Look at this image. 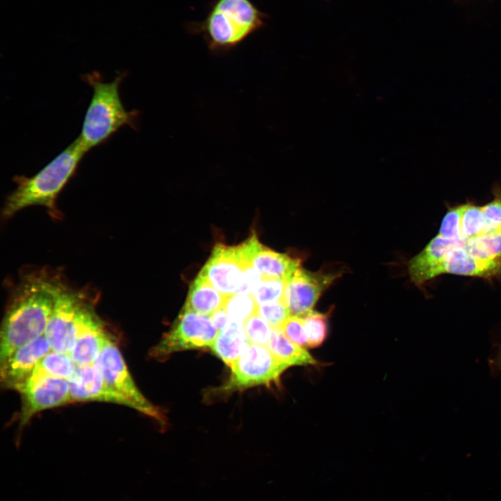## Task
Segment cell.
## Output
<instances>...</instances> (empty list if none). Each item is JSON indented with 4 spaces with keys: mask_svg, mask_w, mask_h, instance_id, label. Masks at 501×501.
Here are the masks:
<instances>
[{
    "mask_svg": "<svg viewBox=\"0 0 501 501\" xmlns=\"http://www.w3.org/2000/svg\"><path fill=\"white\" fill-rule=\"evenodd\" d=\"M226 298L227 296L218 291L205 277L198 273L190 285L183 308L210 316L223 307Z\"/></svg>",
    "mask_w": 501,
    "mask_h": 501,
    "instance_id": "obj_19",
    "label": "cell"
},
{
    "mask_svg": "<svg viewBox=\"0 0 501 501\" xmlns=\"http://www.w3.org/2000/svg\"><path fill=\"white\" fill-rule=\"evenodd\" d=\"M267 347L276 358L288 367L318 364V361L305 348L292 342L280 328H273Z\"/></svg>",
    "mask_w": 501,
    "mask_h": 501,
    "instance_id": "obj_20",
    "label": "cell"
},
{
    "mask_svg": "<svg viewBox=\"0 0 501 501\" xmlns=\"http://www.w3.org/2000/svg\"><path fill=\"white\" fill-rule=\"evenodd\" d=\"M86 153L77 138L33 176L15 177L17 187L6 198L3 217H10L31 205L45 206L51 214L56 216L57 196L75 173Z\"/></svg>",
    "mask_w": 501,
    "mask_h": 501,
    "instance_id": "obj_2",
    "label": "cell"
},
{
    "mask_svg": "<svg viewBox=\"0 0 501 501\" xmlns=\"http://www.w3.org/2000/svg\"><path fill=\"white\" fill-rule=\"evenodd\" d=\"M280 328L292 342L301 347H308V339L302 317L291 315Z\"/></svg>",
    "mask_w": 501,
    "mask_h": 501,
    "instance_id": "obj_31",
    "label": "cell"
},
{
    "mask_svg": "<svg viewBox=\"0 0 501 501\" xmlns=\"http://www.w3.org/2000/svg\"><path fill=\"white\" fill-rule=\"evenodd\" d=\"M288 367L267 347L250 342L231 369V376L225 390L279 384L280 376Z\"/></svg>",
    "mask_w": 501,
    "mask_h": 501,
    "instance_id": "obj_7",
    "label": "cell"
},
{
    "mask_svg": "<svg viewBox=\"0 0 501 501\" xmlns=\"http://www.w3.org/2000/svg\"><path fill=\"white\" fill-rule=\"evenodd\" d=\"M51 350L45 335L16 349L0 361L1 385L17 391L26 382L38 362Z\"/></svg>",
    "mask_w": 501,
    "mask_h": 501,
    "instance_id": "obj_14",
    "label": "cell"
},
{
    "mask_svg": "<svg viewBox=\"0 0 501 501\" xmlns=\"http://www.w3.org/2000/svg\"><path fill=\"white\" fill-rule=\"evenodd\" d=\"M105 382L128 399L134 409L164 424L163 412L141 393L132 377L121 352L108 335L93 364Z\"/></svg>",
    "mask_w": 501,
    "mask_h": 501,
    "instance_id": "obj_5",
    "label": "cell"
},
{
    "mask_svg": "<svg viewBox=\"0 0 501 501\" xmlns=\"http://www.w3.org/2000/svg\"><path fill=\"white\" fill-rule=\"evenodd\" d=\"M243 326L250 343L267 347L273 328L258 314L248 319Z\"/></svg>",
    "mask_w": 501,
    "mask_h": 501,
    "instance_id": "obj_27",
    "label": "cell"
},
{
    "mask_svg": "<svg viewBox=\"0 0 501 501\" xmlns=\"http://www.w3.org/2000/svg\"><path fill=\"white\" fill-rule=\"evenodd\" d=\"M485 218L484 234L501 230V192L496 190L495 198L490 202L481 206Z\"/></svg>",
    "mask_w": 501,
    "mask_h": 501,
    "instance_id": "obj_30",
    "label": "cell"
},
{
    "mask_svg": "<svg viewBox=\"0 0 501 501\" xmlns=\"http://www.w3.org/2000/svg\"><path fill=\"white\" fill-rule=\"evenodd\" d=\"M243 264L252 265L262 278L289 280L301 267V260L262 245L253 232L237 246Z\"/></svg>",
    "mask_w": 501,
    "mask_h": 501,
    "instance_id": "obj_11",
    "label": "cell"
},
{
    "mask_svg": "<svg viewBox=\"0 0 501 501\" xmlns=\"http://www.w3.org/2000/svg\"><path fill=\"white\" fill-rule=\"evenodd\" d=\"M257 314L272 328H280L291 316L285 299L258 305Z\"/></svg>",
    "mask_w": 501,
    "mask_h": 501,
    "instance_id": "obj_29",
    "label": "cell"
},
{
    "mask_svg": "<svg viewBox=\"0 0 501 501\" xmlns=\"http://www.w3.org/2000/svg\"><path fill=\"white\" fill-rule=\"evenodd\" d=\"M464 241L447 239L437 234L408 262V271L411 280L419 286L441 275L443 264L448 252Z\"/></svg>",
    "mask_w": 501,
    "mask_h": 501,
    "instance_id": "obj_16",
    "label": "cell"
},
{
    "mask_svg": "<svg viewBox=\"0 0 501 501\" xmlns=\"http://www.w3.org/2000/svg\"><path fill=\"white\" fill-rule=\"evenodd\" d=\"M287 280L262 278L253 294L258 305L284 299Z\"/></svg>",
    "mask_w": 501,
    "mask_h": 501,
    "instance_id": "obj_26",
    "label": "cell"
},
{
    "mask_svg": "<svg viewBox=\"0 0 501 501\" xmlns=\"http://www.w3.org/2000/svg\"><path fill=\"white\" fill-rule=\"evenodd\" d=\"M463 247L471 255L481 260L501 259V230L466 240Z\"/></svg>",
    "mask_w": 501,
    "mask_h": 501,
    "instance_id": "obj_22",
    "label": "cell"
},
{
    "mask_svg": "<svg viewBox=\"0 0 501 501\" xmlns=\"http://www.w3.org/2000/svg\"><path fill=\"white\" fill-rule=\"evenodd\" d=\"M223 308L231 320L241 324L257 314L258 310V305L253 295L242 294L227 296Z\"/></svg>",
    "mask_w": 501,
    "mask_h": 501,
    "instance_id": "obj_23",
    "label": "cell"
},
{
    "mask_svg": "<svg viewBox=\"0 0 501 501\" xmlns=\"http://www.w3.org/2000/svg\"><path fill=\"white\" fill-rule=\"evenodd\" d=\"M72 401H104L134 409L132 403L111 388L94 365L77 366L68 380Z\"/></svg>",
    "mask_w": 501,
    "mask_h": 501,
    "instance_id": "obj_15",
    "label": "cell"
},
{
    "mask_svg": "<svg viewBox=\"0 0 501 501\" xmlns=\"http://www.w3.org/2000/svg\"><path fill=\"white\" fill-rule=\"evenodd\" d=\"M244 265L237 246L217 244L199 274L225 296L236 294L241 285Z\"/></svg>",
    "mask_w": 501,
    "mask_h": 501,
    "instance_id": "obj_13",
    "label": "cell"
},
{
    "mask_svg": "<svg viewBox=\"0 0 501 501\" xmlns=\"http://www.w3.org/2000/svg\"><path fill=\"white\" fill-rule=\"evenodd\" d=\"M218 333L210 316L182 308L170 330L151 351V356L163 359L180 351L211 348Z\"/></svg>",
    "mask_w": 501,
    "mask_h": 501,
    "instance_id": "obj_6",
    "label": "cell"
},
{
    "mask_svg": "<svg viewBox=\"0 0 501 501\" xmlns=\"http://www.w3.org/2000/svg\"><path fill=\"white\" fill-rule=\"evenodd\" d=\"M86 302L60 282L44 334L51 350L68 353L78 314Z\"/></svg>",
    "mask_w": 501,
    "mask_h": 501,
    "instance_id": "obj_8",
    "label": "cell"
},
{
    "mask_svg": "<svg viewBox=\"0 0 501 501\" xmlns=\"http://www.w3.org/2000/svg\"><path fill=\"white\" fill-rule=\"evenodd\" d=\"M125 75L121 73L110 82L104 81L97 72L82 75V79L93 88L92 98L77 138L86 152L105 143L125 125L137 127L138 111H127L120 97L119 86Z\"/></svg>",
    "mask_w": 501,
    "mask_h": 501,
    "instance_id": "obj_3",
    "label": "cell"
},
{
    "mask_svg": "<svg viewBox=\"0 0 501 501\" xmlns=\"http://www.w3.org/2000/svg\"><path fill=\"white\" fill-rule=\"evenodd\" d=\"M465 204L449 209L445 215L438 234L451 240L465 241L461 233V221Z\"/></svg>",
    "mask_w": 501,
    "mask_h": 501,
    "instance_id": "obj_28",
    "label": "cell"
},
{
    "mask_svg": "<svg viewBox=\"0 0 501 501\" xmlns=\"http://www.w3.org/2000/svg\"><path fill=\"white\" fill-rule=\"evenodd\" d=\"M249 343L242 324L230 320L225 328L218 331L211 349L232 369Z\"/></svg>",
    "mask_w": 501,
    "mask_h": 501,
    "instance_id": "obj_18",
    "label": "cell"
},
{
    "mask_svg": "<svg viewBox=\"0 0 501 501\" xmlns=\"http://www.w3.org/2000/svg\"><path fill=\"white\" fill-rule=\"evenodd\" d=\"M107 336L102 322L86 302L78 314L68 354L78 366L93 365Z\"/></svg>",
    "mask_w": 501,
    "mask_h": 501,
    "instance_id": "obj_12",
    "label": "cell"
},
{
    "mask_svg": "<svg viewBox=\"0 0 501 501\" xmlns=\"http://www.w3.org/2000/svg\"><path fill=\"white\" fill-rule=\"evenodd\" d=\"M329 312L310 311L302 317L308 339V348H316L322 344L328 331Z\"/></svg>",
    "mask_w": 501,
    "mask_h": 501,
    "instance_id": "obj_24",
    "label": "cell"
},
{
    "mask_svg": "<svg viewBox=\"0 0 501 501\" xmlns=\"http://www.w3.org/2000/svg\"><path fill=\"white\" fill-rule=\"evenodd\" d=\"M210 320L218 331L225 328L230 321L229 320V316L223 307L210 315Z\"/></svg>",
    "mask_w": 501,
    "mask_h": 501,
    "instance_id": "obj_33",
    "label": "cell"
},
{
    "mask_svg": "<svg viewBox=\"0 0 501 501\" xmlns=\"http://www.w3.org/2000/svg\"><path fill=\"white\" fill-rule=\"evenodd\" d=\"M60 282L45 276L26 278L4 317L0 333V361L45 334Z\"/></svg>",
    "mask_w": 501,
    "mask_h": 501,
    "instance_id": "obj_1",
    "label": "cell"
},
{
    "mask_svg": "<svg viewBox=\"0 0 501 501\" xmlns=\"http://www.w3.org/2000/svg\"><path fill=\"white\" fill-rule=\"evenodd\" d=\"M500 363H501V355H500Z\"/></svg>",
    "mask_w": 501,
    "mask_h": 501,
    "instance_id": "obj_34",
    "label": "cell"
},
{
    "mask_svg": "<svg viewBox=\"0 0 501 501\" xmlns=\"http://www.w3.org/2000/svg\"><path fill=\"white\" fill-rule=\"evenodd\" d=\"M340 276L339 272H311L299 267L287 280L285 301L293 316L312 311L323 292Z\"/></svg>",
    "mask_w": 501,
    "mask_h": 501,
    "instance_id": "obj_10",
    "label": "cell"
},
{
    "mask_svg": "<svg viewBox=\"0 0 501 501\" xmlns=\"http://www.w3.org/2000/svg\"><path fill=\"white\" fill-rule=\"evenodd\" d=\"M17 392L22 399L20 427L42 411L72 401L68 380L59 378L29 379Z\"/></svg>",
    "mask_w": 501,
    "mask_h": 501,
    "instance_id": "obj_9",
    "label": "cell"
},
{
    "mask_svg": "<svg viewBox=\"0 0 501 501\" xmlns=\"http://www.w3.org/2000/svg\"><path fill=\"white\" fill-rule=\"evenodd\" d=\"M262 277L250 264L244 265L241 285L236 294L253 295Z\"/></svg>",
    "mask_w": 501,
    "mask_h": 501,
    "instance_id": "obj_32",
    "label": "cell"
},
{
    "mask_svg": "<svg viewBox=\"0 0 501 501\" xmlns=\"http://www.w3.org/2000/svg\"><path fill=\"white\" fill-rule=\"evenodd\" d=\"M264 18L250 0H216L196 30L211 52L223 54L261 29Z\"/></svg>",
    "mask_w": 501,
    "mask_h": 501,
    "instance_id": "obj_4",
    "label": "cell"
},
{
    "mask_svg": "<svg viewBox=\"0 0 501 501\" xmlns=\"http://www.w3.org/2000/svg\"><path fill=\"white\" fill-rule=\"evenodd\" d=\"M485 218L481 206L466 203L461 221V233L466 241L484 234Z\"/></svg>",
    "mask_w": 501,
    "mask_h": 501,
    "instance_id": "obj_25",
    "label": "cell"
},
{
    "mask_svg": "<svg viewBox=\"0 0 501 501\" xmlns=\"http://www.w3.org/2000/svg\"><path fill=\"white\" fill-rule=\"evenodd\" d=\"M77 366L67 353L51 350L38 362L29 379L54 377L69 380Z\"/></svg>",
    "mask_w": 501,
    "mask_h": 501,
    "instance_id": "obj_21",
    "label": "cell"
},
{
    "mask_svg": "<svg viewBox=\"0 0 501 501\" xmlns=\"http://www.w3.org/2000/svg\"><path fill=\"white\" fill-rule=\"evenodd\" d=\"M463 244L456 246L447 254L441 274L491 278L501 275V259L484 260L468 253Z\"/></svg>",
    "mask_w": 501,
    "mask_h": 501,
    "instance_id": "obj_17",
    "label": "cell"
}]
</instances>
